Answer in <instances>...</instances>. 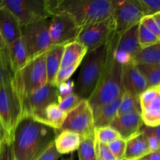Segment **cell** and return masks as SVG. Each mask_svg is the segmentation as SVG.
<instances>
[{"label":"cell","instance_id":"8992f818","mask_svg":"<svg viewBox=\"0 0 160 160\" xmlns=\"http://www.w3.org/2000/svg\"><path fill=\"white\" fill-rule=\"evenodd\" d=\"M45 56L46 53L29 61L22 70L13 75L12 81L21 103L22 100L28 95L34 93L48 83Z\"/></svg>","mask_w":160,"mask_h":160},{"label":"cell","instance_id":"681fc988","mask_svg":"<svg viewBox=\"0 0 160 160\" xmlns=\"http://www.w3.org/2000/svg\"><path fill=\"white\" fill-rule=\"evenodd\" d=\"M0 2H1V0H0Z\"/></svg>","mask_w":160,"mask_h":160},{"label":"cell","instance_id":"e575fe53","mask_svg":"<svg viewBox=\"0 0 160 160\" xmlns=\"http://www.w3.org/2000/svg\"><path fill=\"white\" fill-rule=\"evenodd\" d=\"M109 148L117 160H123L126 151V141L121 138L109 144Z\"/></svg>","mask_w":160,"mask_h":160},{"label":"cell","instance_id":"8d00e7d4","mask_svg":"<svg viewBox=\"0 0 160 160\" xmlns=\"http://www.w3.org/2000/svg\"><path fill=\"white\" fill-rule=\"evenodd\" d=\"M95 148L98 160H117L113 156L109 146L105 144L100 143L95 139Z\"/></svg>","mask_w":160,"mask_h":160},{"label":"cell","instance_id":"7402d4cb","mask_svg":"<svg viewBox=\"0 0 160 160\" xmlns=\"http://www.w3.org/2000/svg\"><path fill=\"white\" fill-rule=\"evenodd\" d=\"M150 152L146 136L143 131L126 141L123 160H138Z\"/></svg>","mask_w":160,"mask_h":160},{"label":"cell","instance_id":"2e32d148","mask_svg":"<svg viewBox=\"0 0 160 160\" xmlns=\"http://www.w3.org/2000/svg\"><path fill=\"white\" fill-rule=\"evenodd\" d=\"M144 126L140 112H132L117 116L109 127L115 130L122 139L128 141L139 134Z\"/></svg>","mask_w":160,"mask_h":160},{"label":"cell","instance_id":"4fadbf2b","mask_svg":"<svg viewBox=\"0 0 160 160\" xmlns=\"http://www.w3.org/2000/svg\"><path fill=\"white\" fill-rule=\"evenodd\" d=\"M58 98L57 86L47 83L45 86L22 100V117H34L49 104L57 103Z\"/></svg>","mask_w":160,"mask_h":160},{"label":"cell","instance_id":"30bf717a","mask_svg":"<svg viewBox=\"0 0 160 160\" xmlns=\"http://www.w3.org/2000/svg\"><path fill=\"white\" fill-rule=\"evenodd\" d=\"M111 16L119 34L138 24L144 17L139 0H111Z\"/></svg>","mask_w":160,"mask_h":160},{"label":"cell","instance_id":"c3c4849f","mask_svg":"<svg viewBox=\"0 0 160 160\" xmlns=\"http://www.w3.org/2000/svg\"><path fill=\"white\" fill-rule=\"evenodd\" d=\"M158 151H159V152H160V145H159V148H158Z\"/></svg>","mask_w":160,"mask_h":160},{"label":"cell","instance_id":"9a60e30c","mask_svg":"<svg viewBox=\"0 0 160 160\" xmlns=\"http://www.w3.org/2000/svg\"><path fill=\"white\" fill-rule=\"evenodd\" d=\"M138 24L119 34L114 49L115 59L122 65L132 62V59L141 49L138 41Z\"/></svg>","mask_w":160,"mask_h":160},{"label":"cell","instance_id":"ee69618b","mask_svg":"<svg viewBox=\"0 0 160 160\" xmlns=\"http://www.w3.org/2000/svg\"><path fill=\"white\" fill-rule=\"evenodd\" d=\"M149 129L153 133V134L156 136V138L158 139V141H159L160 143V124L156 127H154V128H149Z\"/></svg>","mask_w":160,"mask_h":160},{"label":"cell","instance_id":"cb8c5ba5","mask_svg":"<svg viewBox=\"0 0 160 160\" xmlns=\"http://www.w3.org/2000/svg\"><path fill=\"white\" fill-rule=\"evenodd\" d=\"M63 50L64 45H52L51 48L46 52L45 66L47 81L49 84H53L57 72L60 68Z\"/></svg>","mask_w":160,"mask_h":160},{"label":"cell","instance_id":"ac0fdd59","mask_svg":"<svg viewBox=\"0 0 160 160\" xmlns=\"http://www.w3.org/2000/svg\"><path fill=\"white\" fill-rule=\"evenodd\" d=\"M0 31L9 45L22 36V27L14 14L0 2Z\"/></svg>","mask_w":160,"mask_h":160},{"label":"cell","instance_id":"4316f807","mask_svg":"<svg viewBox=\"0 0 160 160\" xmlns=\"http://www.w3.org/2000/svg\"><path fill=\"white\" fill-rule=\"evenodd\" d=\"M146 80L148 88L160 86V64L136 65Z\"/></svg>","mask_w":160,"mask_h":160},{"label":"cell","instance_id":"ba28073f","mask_svg":"<svg viewBox=\"0 0 160 160\" xmlns=\"http://www.w3.org/2000/svg\"><path fill=\"white\" fill-rule=\"evenodd\" d=\"M49 25L50 18L22 28L29 61L45 54L51 48Z\"/></svg>","mask_w":160,"mask_h":160},{"label":"cell","instance_id":"8fae6325","mask_svg":"<svg viewBox=\"0 0 160 160\" xmlns=\"http://www.w3.org/2000/svg\"><path fill=\"white\" fill-rule=\"evenodd\" d=\"M116 33V25L112 16L81 31L76 41L86 47L88 52L106 45Z\"/></svg>","mask_w":160,"mask_h":160},{"label":"cell","instance_id":"7dc6e473","mask_svg":"<svg viewBox=\"0 0 160 160\" xmlns=\"http://www.w3.org/2000/svg\"><path fill=\"white\" fill-rule=\"evenodd\" d=\"M62 160H73V159H72V158H70V159H62Z\"/></svg>","mask_w":160,"mask_h":160},{"label":"cell","instance_id":"60d3db41","mask_svg":"<svg viewBox=\"0 0 160 160\" xmlns=\"http://www.w3.org/2000/svg\"><path fill=\"white\" fill-rule=\"evenodd\" d=\"M75 82L73 81L68 80L66 82L62 83L60 85L58 86V92H59V98H62L69 94L74 92Z\"/></svg>","mask_w":160,"mask_h":160},{"label":"cell","instance_id":"83f0119b","mask_svg":"<svg viewBox=\"0 0 160 160\" xmlns=\"http://www.w3.org/2000/svg\"><path fill=\"white\" fill-rule=\"evenodd\" d=\"M78 154L79 160H98L95 148V133L82 138Z\"/></svg>","mask_w":160,"mask_h":160},{"label":"cell","instance_id":"bcb514c9","mask_svg":"<svg viewBox=\"0 0 160 160\" xmlns=\"http://www.w3.org/2000/svg\"><path fill=\"white\" fill-rule=\"evenodd\" d=\"M153 17H154V19L156 20V21L157 22L158 25L159 26L160 28V13H158V14H156V15L152 16Z\"/></svg>","mask_w":160,"mask_h":160},{"label":"cell","instance_id":"ab89813d","mask_svg":"<svg viewBox=\"0 0 160 160\" xmlns=\"http://www.w3.org/2000/svg\"><path fill=\"white\" fill-rule=\"evenodd\" d=\"M62 155L56 150L54 142L48 145V148L43 152L42 155L36 160H58Z\"/></svg>","mask_w":160,"mask_h":160},{"label":"cell","instance_id":"5bb4252c","mask_svg":"<svg viewBox=\"0 0 160 160\" xmlns=\"http://www.w3.org/2000/svg\"><path fill=\"white\" fill-rule=\"evenodd\" d=\"M141 116L145 126L160 124V86L148 88L139 95Z\"/></svg>","mask_w":160,"mask_h":160},{"label":"cell","instance_id":"d6a6232c","mask_svg":"<svg viewBox=\"0 0 160 160\" xmlns=\"http://www.w3.org/2000/svg\"><path fill=\"white\" fill-rule=\"evenodd\" d=\"M81 62H78V63H75L71 66H68V67H60L59 71L57 72V74H56V78H55L53 84L58 87L61 84L70 80V77L73 74V73L76 71L77 69L80 67Z\"/></svg>","mask_w":160,"mask_h":160},{"label":"cell","instance_id":"f6af8a7d","mask_svg":"<svg viewBox=\"0 0 160 160\" xmlns=\"http://www.w3.org/2000/svg\"><path fill=\"white\" fill-rule=\"evenodd\" d=\"M5 135H4V132H3L2 128V125L0 123V145H1L2 142V139L4 138Z\"/></svg>","mask_w":160,"mask_h":160},{"label":"cell","instance_id":"4dcf8cb0","mask_svg":"<svg viewBox=\"0 0 160 160\" xmlns=\"http://www.w3.org/2000/svg\"><path fill=\"white\" fill-rule=\"evenodd\" d=\"M138 41L141 48H144L152 45L159 42V39L156 35L150 32L143 24L139 23L138 25Z\"/></svg>","mask_w":160,"mask_h":160},{"label":"cell","instance_id":"74e56055","mask_svg":"<svg viewBox=\"0 0 160 160\" xmlns=\"http://www.w3.org/2000/svg\"><path fill=\"white\" fill-rule=\"evenodd\" d=\"M13 75L9 67L8 54L0 53V85L2 84L5 80Z\"/></svg>","mask_w":160,"mask_h":160},{"label":"cell","instance_id":"d590c367","mask_svg":"<svg viewBox=\"0 0 160 160\" xmlns=\"http://www.w3.org/2000/svg\"><path fill=\"white\" fill-rule=\"evenodd\" d=\"M0 160H14L12 138L4 137L0 145Z\"/></svg>","mask_w":160,"mask_h":160},{"label":"cell","instance_id":"52a82bcc","mask_svg":"<svg viewBox=\"0 0 160 160\" xmlns=\"http://www.w3.org/2000/svg\"><path fill=\"white\" fill-rule=\"evenodd\" d=\"M1 5L14 14L22 28L51 18L46 0H1Z\"/></svg>","mask_w":160,"mask_h":160},{"label":"cell","instance_id":"ffe728a7","mask_svg":"<svg viewBox=\"0 0 160 160\" xmlns=\"http://www.w3.org/2000/svg\"><path fill=\"white\" fill-rule=\"evenodd\" d=\"M67 113L59 108L57 103H52L47 106L42 112L34 117V120L44 123L56 131H60Z\"/></svg>","mask_w":160,"mask_h":160},{"label":"cell","instance_id":"d6986e66","mask_svg":"<svg viewBox=\"0 0 160 160\" xmlns=\"http://www.w3.org/2000/svg\"><path fill=\"white\" fill-rule=\"evenodd\" d=\"M7 54L9 67L13 74L28 63L29 58L23 36L7 45Z\"/></svg>","mask_w":160,"mask_h":160},{"label":"cell","instance_id":"d4e9b609","mask_svg":"<svg viewBox=\"0 0 160 160\" xmlns=\"http://www.w3.org/2000/svg\"><path fill=\"white\" fill-rule=\"evenodd\" d=\"M88 53V49L84 45L78 41L67 44L64 45L61 67H68L78 62H82Z\"/></svg>","mask_w":160,"mask_h":160},{"label":"cell","instance_id":"7c38bea8","mask_svg":"<svg viewBox=\"0 0 160 160\" xmlns=\"http://www.w3.org/2000/svg\"><path fill=\"white\" fill-rule=\"evenodd\" d=\"M81 29L68 14L59 12L50 18L49 34L52 45H66L77 40Z\"/></svg>","mask_w":160,"mask_h":160},{"label":"cell","instance_id":"f1b7e54d","mask_svg":"<svg viewBox=\"0 0 160 160\" xmlns=\"http://www.w3.org/2000/svg\"><path fill=\"white\" fill-rule=\"evenodd\" d=\"M132 112H140L141 113L139 96H135V95H132L123 92L121 102H120V107L117 112V116L132 113Z\"/></svg>","mask_w":160,"mask_h":160},{"label":"cell","instance_id":"603a6c76","mask_svg":"<svg viewBox=\"0 0 160 160\" xmlns=\"http://www.w3.org/2000/svg\"><path fill=\"white\" fill-rule=\"evenodd\" d=\"M82 137L70 131H60L54 140L56 150L60 155L72 153L78 151Z\"/></svg>","mask_w":160,"mask_h":160},{"label":"cell","instance_id":"484cf974","mask_svg":"<svg viewBox=\"0 0 160 160\" xmlns=\"http://www.w3.org/2000/svg\"><path fill=\"white\" fill-rule=\"evenodd\" d=\"M132 62L140 64H160V41L156 44L142 48L133 57Z\"/></svg>","mask_w":160,"mask_h":160},{"label":"cell","instance_id":"f546056e","mask_svg":"<svg viewBox=\"0 0 160 160\" xmlns=\"http://www.w3.org/2000/svg\"><path fill=\"white\" fill-rule=\"evenodd\" d=\"M120 138L118 133L111 127H105L95 129V139L100 143L109 145Z\"/></svg>","mask_w":160,"mask_h":160},{"label":"cell","instance_id":"7a4b0ae2","mask_svg":"<svg viewBox=\"0 0 160 160\" xmlns=\"http://www.w3.org/2000/svg\"><path fill=\"white\" fill-rule=\"evenodd\" d=\"M46 4L51 17L68 14L81 31L110 17L112 8L109 0H46Z\"/></svg>","mask_w":160,"mask_h":160},{"label":"cell","instance_id":"5b68a950","mask_svg":"<svg viewBox=\"0 0 160 160\" xmlns=\"http://www.w3.org/2000/svg\"><path fill=\"white\" fill-rule=\"evenodd\" d=\"M13 76L0 85V123L5 137L12 138L13 131L22 117V103L14 86Z\"/></svg>","mask_w":160,"mask_h":160},{"label":"cell","instance_id":"7bdbcfd3","mask_svg":"<svg viewBox=\"0 0 160 160\" xmlns=\"http://www.w3.org/2000/svg\"><path fill=\"white\" fill-rule=\"evenodd\" d=\"M0 53H2V54L7 53V45L3 38L1 31H0Z\"/></svg>","mask_w":160,"mask_h":160},{"label":"cell","instance_id":"836d02e7","mask_svg":"<svg viewBox=\"0 0 160 160\" xmlns=\"http://www.w3.org/2000/svg\"><path fill=\"white\" fill-rule=\"evenodd\" d=\"M144 17L160 13V0H139Z\"/></svg>","mask_w":160,"mask_h":160},{"label":"cell","instance_id":"6da1fadb","mask_svg":"<svg viewBox=\"0 0 160 160\" xmlns=\"http://www.w3.org/2000/svg\"><path fill=\"white\" fill-rule=\"evenodd\" d=\"M59 132L30 117H21L12 137L14 160H36Z\"/></svg>","mask_w":160,"mask_h":160},{"label":"cell","instance_id":"b9f144b4","mask_svg":"<svg viewBox=\"0 0 160 160\" xmlns=\"http://www.w3.org/2000/svg\"><path fill=\"white\" fill-rule=\"evenodd\" d=\"M138 160H160V152L159 151L149 152L143 157L140 158Z\"/></svg>","mask_w":160,"mask_h":160},{"label":"cell","instance_id":"1f68e13d","mask_svg":"<svg viewBox=\"0 0 160 160\" xmlns=\"http://www.w3.org/2000/svg\"><path fill=\"white\" fill-rule=\"evenodd\" d=\"M83 98L80 97L75 92L62 97V98H58L57 104L59 105V108L67 113V112L73 109L77 106Z\"/></svg>","mask_w":160,"mask_h":160},{"label":"cell","instance_id":"e0dca14e","mask_svg":"<svg viewBox=\"0 0 160 160\" xmlns=\"http://www.w3.org/2000/svg\"><path fill=\"white\" fill-rule=\"evenodd\" d=\"M122 85L123 92L135 96L148 88L146 80L133 62L122 65Z\"/></svg>","mask_w":160,"mask_h":160},{"label":"cell","instance_id":"44dd1931","mask_svg":"<svg viewBox=\"0 0 160 160\" xmlns=\"http://www.w3.org/2000/svg\"><path fill=\"white\" fill-rule=\"evenodd\" d=\"M122 96L123 95H120L112 102L92 109L94 114L95 129L110 126L114 119L117 117V112L121 102Z\"/></svg>","mask_w":160,"mask_h":160},{"label":"cell","instance_id":"3957f363","mask_svg":"<svg viewBox=\"0 0 160 160\" xmlns=\"http://www.w3.org/2000/svg\"><path fill=\"white\" fill-rule=\"evenodd\" d=\"M119 34H114L109 41L106 64L102 73L90 96L88 98L92 109L110 103L123 95L122 85V64L114 56V49Z\"/></svg>","mask_w":160,"mask_h":160},{"label":"cell","instance_id":"9c48e42d","mask_svg":"<svg viewBox=\"0 0 160 160\" xmlns=\"http://www.w3.org/2000/svg\"><path fill=\"white\" fill-rule=\"evenodd\" d=\"M60 131H73L82 138L95 133L93 110L88 99L83 98L75 107L67 112Z\"/></svg>","mask_w":160,"mask_h":160},{"label":"cell","instance_id":"277c9868","mask_svg":"<svg viewBox=\"0 0 160 160\" xmlns=\"http://www.w3.org/2000/svg\"><path fill=\"white\" fill-rule=\"evenodd\" d=\"M109 44V42L88 52L81 62V71L75 82L74 92L82 98L88 99L95 90L106 64Z\"/></svg>","mask_w":160,"mask_h":160},{"label":"cell","instance_id":"f35d334b","mask_svg":"<svg viewBox=\"0 0 160 160\" xmlns=\"http://www.w3.org/2000/svg\"><path fill=\"white\" fill-rule=\"evenodd\" d=\"M140 23L143 24L150 32L152 33L160 40V28L152 16L143 17V18L141 20Z\"/></svg>","mask_w":160,"mask_h":160}]
</instances>
